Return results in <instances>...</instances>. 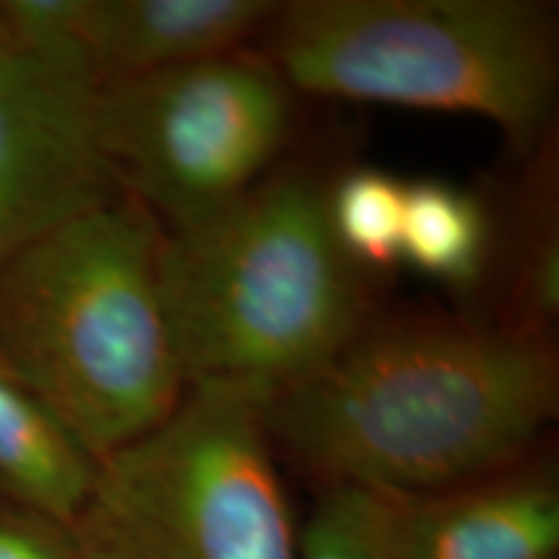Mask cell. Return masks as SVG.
Wrapping results in <instances>:
<instances>
[{
  "instance_id": "cell-1",
  "label": "cell",
  "mask_w": 559,
  "mask_h": 559,
  "mask_svg": "<svg viewBox=\"0 0 559 559\" xmlns=\"http://www.w3.org/2000/svg\"><path fill=\"white\" fill-rule=\"evenodd\" d=\"M559 409L555 342L508 321H376L264 407L324 487L417 498L531 459Z\"/></svg>"
},
{
  "instance_id": "cell-2",
  "label": "cell",
  "mask_w": 559,
  "mask_h": 559,
  "mask_svg": "<svg viewBox=\"0 0 559 559\" xmlns=\"http://www.w3.org/2000/svg\"><path fill=\"white\" fill-rule=\"evenodd\" d=\"M164 226L124 198L0 267V370L94 461L177 409L187 379L158 288Z\"/></svg>"
},
{
  "instance_id": "cell-3",
  "label": "cell",
  "mask_w": 559,
  "mask_h": 559,
  "mask_svg": "<svg viewBox=\"0 0 559 559\" xmlns=\"http://www.w3.org/2000/svg\"><path fill=\"white\" fill-rule=\"evenodd\" d=\"M158 288L187 386L272 396L373 317L366 272L334 239L330 185L298 169L270 171L207 218L164 230Z\"/></svg>"
},
{
  "instance_id": "cell-4",
  "label": "cell",
  "mask_w": 559,
  "mask_h": 559,
  "mask_svg": "<svg viewBox=\"0 0 559 559\" xmlns=\"http://www.w3.org/2000/svg\"><path fill=\"white\" fill-rule=\"evenodd\" d=\"M264 55L293 91L492 122L534 156L559 83L557 5L544 0H293Z\"/></svg>"
},
{
  "instance_id": "cell-5",
  "label": "cell",
  "mask_w": 559,
  "mask_h": 559,
  "mask_svg": "<svg viewBox=\"0 0 559 559\" xmlns=\"http://www.w3.org/2000/svg\"><path fill=\"white\" fill-rule=\"evenodd\" d=\"M267 400L187 386L164 423L96 461L66 526L79 559H298Z\"/></svg>"
},
{
  "instance_id": "cell-6",
  "label": "cell",
  "mask_w": 559,
  "mask_h": 559,
  "mask_svg": "<svg viewBox=\"0 0 559 559\" xmlns=\"http://www.w3.org/2000/svg\"><path fill=\"white\" fill-rule=\"evenodd\" d=\"M290 124V83L249 50L102 81L96 102L117 185L164 230L207 218L267 177Z\"/></svg>"
},
{
  "instance_id": "cell-7",
  "label": "cell",
  "mask_w": 559,
  "mask_h": 559,
  "mask_svg": "<svg viewBox=\"0 0 559 559\" xmlns=\"http://www.w3.org/2000/svg\"><path fill=\"white\" fill-rule=\"evenodd\" d=\"M99 83L81 52H19L0 62V267L124 198L99 143Z\"/></svg>"
},
{
  "instance_id": "cell-8",
  "label": "cell",
  "mask_w": 559,
  "mask_h": 559,
  "mask_svg": "<svg viewBox=\"0 0 559 559\" xmlns=\"http://www.w3.org/2000/svg\"><path fill=\"white\" fill-rule=\"evenodd\" d=\"M383 502L394 559L559 555V481L547 464L526 459L469 485L417 498L383 495Z\"/></svg>"
},
{
  "instance_id": "cell-9",
  "label": "cell",
  "mask_w": 559,
  "mask_h": 559,
  "mask_svg": "<svg viewBox=\"0 0 559 559\" xmlns=\"http://www.w3.org/2000/svg\"><path fill=\"white\" fill-rule=\"evenodd\" d=\"M277 0H88L81 50L99 81L156 73L243 50Z\"/></svg>"
},
{
  "instance_id": "cell-10",
  "label": "cell",
  "mask_w": 559,
  "mask_h": 559,
  "mask_svg": "<svg viewBox=\"0 0 559 559\" xmlns=\"http://www.w3.org/2000/svg\"><path fill=\"white\" fill-rule=\"evenodd\" d=\"M96 461L50 412L0 370V506L68 526L86 500Z\"/></svg>"
},
{
  "instance_id": "cell-11",
  "label": "cell",
  "mask_w": 559,
  "mask_h": 559,
  "mask_svg": "<svg viewBox=\"0 0 559 559\" xmlns=\"http://www.w3.org/2000/svg\"><path fill=\"white\" fill-rule=\"evenodd\" d=\"M495 228L485 200L440 179L404 187L402 262L445 288L469 293L492 262Z\"/></svg>"
},
{
  "instance_id": "cell-12",
  "label": "cell",
  "mask_w": 559,
  "mask_h": 559,
  "mask_svg": "<svg viewBox=\"0 0 559 559\" xmlns=\"http://www.w3.org/2000/svg\"><path fill=\"white\" fill-rule=\"evenodd\" d=\"M528 190L523 192L515 243L508 324L551 340L559 317L557 153L549 140L534 153Z\"/></svg>"
},
{
  "instance_id": "cell-13",
  "label": "cell",
  "mask_w": 559,
  "mask_h": 559,
  "mask_svg": "<svg viewBox=\"0 0 559 559\" xmlns=\"http://www.w3.org/2000/svg\"><path fill=\"white\" fill-rule=\"evenodd\" d=\"M404 187L407 181L370 166L349 169L330 185L334 239L366 275L402 262Z\"/></svg>"
},
{
  "instance_id": "cell-14",
  "label": "cell",
  "mask_w": 559,
  "mask_h": 559,
  "mask_svg": "<svg viewBox=\"0 0 559 559\" xmlns=\"http://www.w3.org/2000/svg\"><path fill=\"white\" fill-rule=\"evenodd\" d=\"M298 559H394L383 495L324 487L298 531Z\"/></svg>"
},
{
  "instance_id": "cell-15",
  "label": "cell",
  "mask_w": 559,
  "mask_h": 559,
  "mask_svg": "<svg viewBox=\"0 0 559 559\" xmlns=\"http://www.w3.org/2000/svg\"><path fill=\"white\" fill-rule=\"evenodd\" d=\"M0 559H79V555L62 523L0 506Z\"/></svg>"
},
{
  "instance_id": "cell-16",
  "label": "cell",
  "mask_w": 559,
  "mask_h": 559,
  "mask_svg": "<svg viewBox=\"0 0 559 559\" xmlns=\"http://www.w3.org/2000/svg\"><path fill=\"white\" fill-rule=\"evenodd\" d=\"M13 55H19V45H16V39H13L9 19H5L3 9H0V62L13 58Z\"/></svg>"
}]
</instances>
